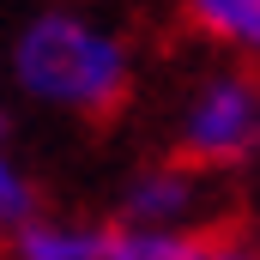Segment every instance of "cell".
I'll return each instance as SVG.
<instances>
[{
    "label": "cell",
    "instance_id": "3",
    "mask_svg": "<svg viewBox=\"0 0 260 260\" xmlns=\"http://www.w3.org/2000/svg\"><path fill=\"white\" fill-rule=\"evenodd\" d=\"M200 206V182L188 164H151L121 188V224L133 230H188Z\"/></svg>",
    "mask_w": 260,
    "mask_h": 260
},
{
    "label": "cell",
    "instance_id": "8",
    "mask_svg": "<svg viewBox=\"0 0 260 260\" xmlns=\"http://www.w3.org/2000/svg\"><path fill=\"white\" fill-rule=\"evenodd\" d=\"M194 260H260L254 242H200Z\"/></svg>",
    "mask_w": 260,
    "mask_h": 260
},
{
    "label": "cell",
    "instance_id": "4",
    "mask_svg": "<svg viewBox=\"0 0 260 260\" xmlns=\"http://www.w3.org/2000/svg\"><path fill=\"white\" fill-rule=\"evenodd\" d=\"M12 248H18V260H103L109 230L79 224V218H43L37 212L24 230H12Z\"/></svg>",
    "mask_w": 260,
    "mask_h": 260
},
{
    "label": "cell",
    "instance_id": "1",
    "mask_svg": "<svg viewBox=\"0 0 260 260\" xmlns=\"http://www.w3.org/2000/svg\"><path fill=\"white\" fill-rule=\"evenodd\" d=\"M12 85L30 97V103H49L67 115H103L121 103L133 67H127V43L97 24L91 12H73V6H43L18 24L12 37Z\"/></svg>",
    "mask_w": 260,
    "mask_h": 260
},
{
    "label": "cell",
    "instance_id": "5",
    "mask_svg": "<svg viewBox=\"0 0 260 260\" xmlns=\"http://www.w3.org/2000/svg\"><path fill=\"white\" fill-rule=\"evenodd\" d=\"M188 18L200 24V37L224 43L230 55L260 61V0H188Z\"/></svg>",
    "mask_w": 260,
    "mask_h": 260
},
{
    "label": "cell",
    "instance_id": "2",
    "mask_svg": "<svg viewBox=\"0 0 260 260\" xmlns=\"http://www.w3.org/2000/svg\"><path fill=\"white\" fill-rule=\"evenodd\" d=\"M176 139L200 170H224L242 164L260 145V79L254 73H212L200 79L194 97L176 115Z\"/></svg>",
    "mask_w": 260,
    "mask_h": 260
},
{
    "label": "cell",
    "instance_id": "7",
    "mask_svg": "<svg viewBox=\"0 0 260 260\" xmlns=\"http://www.w3.org/2000/svg\"><path fill=\"white\" fill-rule=\"evenodd\" d=\"M37 218V188H30V176L0 151V230L12 236V230H24Z\"/></svg>",
    "mask_w": 260,
    "mask_h": 260
},
{
    "label": "cell",
    "instance_id": "6",
    "mask_svg": "<svg viewBox=\"0 0 260 260\" xmlns=\"http://www.w3.org/2000/svg\"><path fill=\"white\" fill-rule=\"evenodd\" d=\"M194 254L200 236L188 230H133V224L109 230V248H103V260H194Z\"/></svg>",
    "mask_w": 260,
    "mask_h": 260
}]
</instances>
